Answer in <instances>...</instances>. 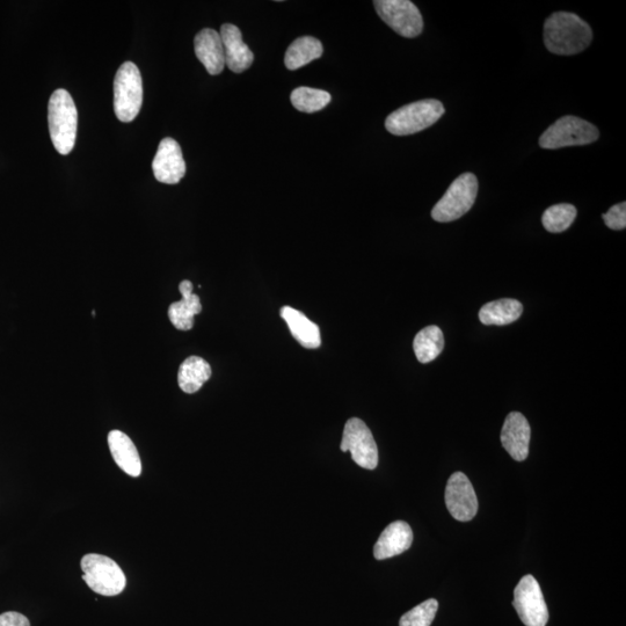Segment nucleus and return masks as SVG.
Instances as JSON below:
<instances>
[{"label":"nucleus","mask_w":626,"mask_h":626,"mask_svg":"<svg viewBox=\"0 0 626 626\" xmlns=\"http://www.w3.org/2000/svg\"><path fill=\"white\" fill-rule=\"evenodd\" d=\"M593 31L585 20L569 12L553 13L544 24V43L550 53L570 56L591 45Z\"/></svg>","instance_id":"f257e3e1"},{"label":"nucleus","mask_w":626,"mask_h":626,"mask_svg":"<svg viewBox=\"0 0 626 626\" xmlns=\"http://www.w3.org/2000/svg\"><path fill=\"white\" fill-rule=\"evenodd\" d=\"M48 123L50 138L56 151L63 156L69 155L76 143L78 112L68 91L56 90L50 97Z\"/></svg>","instance_id":"f03ea898"},{"label":"nucleus","mask_w":626,"mask_h":626,"mask_svg":"<svg viewBox=\"0 0 626 626\" xmlns=\"http://www.w3.org/2000/svg\"><path fill=\"white\" fill-rule=\"evenodd\" d=\"M446 113L439 100L426 99L406 105L391 113L385 120V128L395 136H407L420 133L435 125Z\"/></svg>","instance_id":"7ed1b4c3"},{"label":"nucleus","mask_w":626,"mask_h":626,"mask_svg":"<svg viewBox=\"0 0 626 626\" xmlns=\"http://www.w3.org/2000/svg\"><path fill=\"white\" fill-rule=\"evenodd\" d=\"M143 104V82L137 65L123 63L114 79V111L121 122L137 118Z\"/></svg>","instance_id":"20e7f679"},{"label":"nucleus","mask_w":626,"mask_h":626,"mask_svg":"<svg viewBox=\"0 0 626 626\" xmlns=\"http://www.w3.org/2000/svg\"><path fill=\"white\" fill-rule=\"evenodd\" d=\"M478 180L475 174L464 173L450 185L443 198L432 210L433 220L449 223L458 220L475 205Z\"/></svg>","instance_id":"39448f33"},{"label":"nucleus","mask_w":626,"mask_h":626,"mask_svg":"<svg viewBox=\"0 0 626 626\" xmlns=\"http://www.w3.org/2000/svg\"><path fill=\"white\" fill-rule=\"evenodd\" d=\"M83 580L93 592L104 596H116L126 588V574L113 559L90 553L82 559Z\"/></svg>","instance_id":"423d86ee"},{"label":"nucleus","mask_w":626,"mask_h":626,"mask_svg":"<svg viewBox=\"0 0 626 626\" xmlns=\"http://www.w3.org/2000/svg\"><path fill=\"white\" fill-rule=\"evenodd\" d=\"M599 136V129L591 122L567 115L545 131L540 138V145L548 150L578 147L598 141Z\"/></svg>","instance_id":"0eeeda50"},{"label":"nucleus","mask_w":626,"mask_h":626,"mask_svg":"<svg viewBox=\"0 0 626 626\" xmlns=\"http://www.w3.org/2000/svg\"><path fill=\"white\" fill-rule=\"evenodd\" d=\"M378 16L397 34L407 39L417 38L424 29V19L410 0H376Z\"/></svg>","instance_id":"6e6552de"},{"label":"nucleus","mask_w":626,"mask_h":626,"mask_svg":"<svg viewBox=\"0 0 626 626\" xmlns=\"http://www.w3.org/2000/svg\"><path fill=\"white\" fill-rule=\"evenodd\" d=\"M513 607L526 626H547L549 610L542 589L533 575H524L514 591Z\"/></svg>","instance_id":"1a4fd4ad"},{"label":"nucleus","mask_w":626,"mask_h":626,"mask_svg":"<svg viewBox=\"0 0 626 626\" xmlns=\"http://www.w3.org/2000/svg\"><path fill=\"white\" fill-rule=\"evenodd\" d=\"M341 451L352 454L353 461L359 467L375 470L378 465V448L365 421L352 418L346 422L344 435L340 444Z\"/></svg>","instance_id":"9d476101"},{"label":"nucleus","mask_w":626,"mask_h":626,"mask_svg":"<svg viewBox=\"0 0 626 626\" xmlns=\"http://www.w3.org/2000/svg\"><path fill=\"white\" fill-rule=\"evenodd\" d=\"M446 505L449 513L457 521L469 522L478 512V499L475 489L463 472H455L446 487Z\"/></svg>","instance_id":"9b49d317"},{"label":"nucleus","mask_w":626,"mask_h":626,"mask_svg":"<svg viewBox=\"0 0 626 626\" xmlns=\"http://www.w3.org/2000/svg\"><path fill=\"white\" fill-rule=\"evenodd\" d=\"M152 170L159 183L167 185L179 184L186 174V163L180 145L171 137L159 143L156 157L152 162Z\"/></svg>","instance_id":"f8f14e48"},{"label":"nucleus","mask_w":626,"mask_h":626,"mask_svg":"<svg viewBox=\"0 0 626 626\" xmlns=\"http://www.w3.org/2000/svg\"><path fill=\"white\" fill-rule=\"evenodd\" d=\"M531 429L528 420L519 412L509 413L504 427H502L500 440L513 460L526 461L529 455Z\"/></svg>","instance_id":"ddd939ff"},{"label":"nucleus","mask_w":626,"mask_h":626,"mask_svg":"<svg viewBox=\"0 0 626 626\" xmlns=\"http://www.w3.org/2000/svg\"><path fill=\"white\" fill-rule=\"evenodd\" d=\"M221 39L224 48L225 65L235 74H242L251 68L254 61L251 49L245 45L242 32L232 24L221 27Z\"/></svg>","instance_id":"4468645a"},{"label":"nucleus","mask_w":626,"mask_h":626,"mask_svg":"<svg viewBox=\"0 0 626 626\" xmlns=\"http://www.w3.org/2000/svg\"><path fill=\"white\" fill-rule=\"evenodd\" d=\"M195 55L205 65L208 74L217 76L225 68L224 48L220 33L214 29H202L194 40Z\"/></svg>","instance_id":"2eb2a0df"},{"label":"nucleus","mask_w":626,"mask_h":626,"mask_svg":"<svg viewBox=\"0 0 626 626\" xmlns=\"http://www.w3.org/2000/svg\"><path fill=\"white\" fill-rule=\"evenodd\" d=\"M413 531L409 523L396 521L384 529L374 548L377 560H384L402 555L411 548Z\"/></svg>","instance_id":"dca6fc26"},{"label":"nucleus","mask_w":626,"mask_h":626,"mask_svg":"<svg viewBox=\"0 0 626 626\" xmlns=\"http://www.w3.org/2000/svg\"><path fill=\"white\" fill-rule=\"evenodd\" d=\"M179 290L183 295V300L170 305L169 318L179 331H189L193 329L194 317L202 311V305L200 297L193 294L191 281L181 282Z\"/></svg>","instance_id":"f3484780"},{"label":"nucleus","mask_w":626,"mask_h":626,"mask_svg":"<svg viewBox=\"0 0 626 626\" xmlns=\"http://www.w3.org/2000/svg\"><path fill=\"white\" fill-rule=\"evenodd\" d=\"M108 446L115 463L122 471L131 477L141 476V457L128 435L120 431H112L108 435Z\"/></svg>","instance_id":"a211bd4d"},{"label":"nucleus","mask_w":626,"mask_h":626,"mask_svg":"<svg viewBox=\"0 0 626 626\" xmlns=\"http://www.w3.org/2000/svg\"><path fill=\"white\" fill-rule=\"evenodd\" d=\"M280 315L287 323L291 336L304 348L315 349L322 344L319 327L304 313L290 307H283Z\"/></svg>","instance_id":"6ab92c4d"},{"label":"nucleus","mask_w":626,"mask_h":626,"mask_svg":"<svg viewBox=\"0 0 626 626\" xmlns=\"http://www.w3.org/2000/svg\"><path fill=\"white\" fill-rule=\"evenodd\" d=\"M523 312L522 304L511 298H502L484 305L479 311V319L484 325L504 326L516 322Z\"/></svg>","instance_id":"aec40b11"},{"label":"nucleus","mask_w":626,"mask_h":626,"mask_svg":"<svg viewBox=\"0 0 626 626\" xmlns=\"http://www.w3.org/2000/svg\"><path fill=\"white\" fill-rule=\"evenodd\" d=\"M211 377V367L199 356L186 359L179 368L178 383L181 390L189 395L198 392Z\"/></svg>","instance_id":"412c9836"},{"label":"nucleus","mask_w":626,"mask_h":626,"mask_svg":"<svg viewBox=\"0 0 626 626\" xmlns=\"http://www.w3.org/2000/svg\"><path fill=\"white\" fill-rule=\"evenodd\" d=\"M323 53L322 42L313 36H302L289 46L285 56V64L288 70H298L312 61L318 60Z\"/></svg>","instance_id":"4be33fe9"},{"label":"nucleus","mask_w":626,"mask_h":626,"mask_svg":"<svg viewBox=\"0 0 626 626\" xmlns=\"http://www.w3.org/2000/svg\"><path fill=\"white\" fill-rule=\"evenodd\" d=\"M444 348L443 332L438 326H427L421 330L413 341L414 353L421 363L434 361Z\"/></svg>","instance_id":"5701e85b"},{"label":"nucleus","mask_w":626,"mask_h":626,"mask_svg":"<svg viewBox=\"0 0 626 626\" xmlns=\"http://www.w3.org/2000/svg\"><path fill=\"white\" fill-rule=\"evenodd\" d=\"M331 99L329 92L305 86L297 87L290 96L291 104L297 111L308 114L322 111L331 103Z\"/></svg>","instance_id":"b1692460"},{"label":"nucleus","mask_w":626,"mask_h":626,"mask_svg":"<svg viewBox=\"0 0 626 626\" xmlns=\"http://www.w3.org/2000/svg\"><path fill=\"white\" fill-rule=\"evenodd\" d=\"M577 214V208L569 203L552 206L543 214V227L551 234H560L571 227Z\"/></svg>","instance_id":"393cba45"},{"label":"nucleus","mask_w":626,"mask_h":626,"mask_svg":"<svg viewBox=\"0 0 626 626\" xmlns=\"http://www.w3.org/2000/svg\"><path fill=\"white\" fill-rule=\"evenodd\" d=\"M438 609L439 602L435 599L422 602L400 618L399 626H431Z\"/></svg>","instance_id":"a878e982"},{"label":"nucleus","mask_w":626,"mask_h":626,"mask_svg":"<svg viewBox=\"0 0 626 626\" xmlns=\"http://www.w3.org/2000/svg\"><path fill=\"white\" fill-rule=\"evenodd\" d=\"M603 221L611 230H624L626 227V203H618L604 214Z\"/></svg>","instance_id":"bb28decb"},{"label":"nucleus","mask_w":626,"mask_h":626,"mask_svg":"<svg viewBox=\"0 0 626 626\" xmlns=\"http://www.w3.org/2000/svg\"><path fill=\"white\" fill-rule=\"evenodd\" d=\"M0 626H31L28 618L16 611H9L0 615Z\"/></svg>","instance_id":"cd10ccee"}]
</instances>
